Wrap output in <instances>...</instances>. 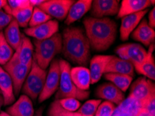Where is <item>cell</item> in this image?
<instances>
[{"label":"cell","instance_id":"obj_1","mask_svg":"<svg viewBox=\"0 0 155 116\" xmlns=\"http://www.w3.org/2000/svg\"><path fill=\"white\" fill-rule=\"evenodd\" d=\"M83 23L91 48L104 51L114 43L117 36V24L114 20L109 18L87 17Z\"/></svg>","mask_w":155,"mask_h":116},{"label":"cell","instance_id":"obj_2","mask_svg":"<svg viewBox=\"0 0 155 116\" xmlns=\"http://www.w3.org/2000/svg\"><path fill=\"white\" fill-rule=\"evenodd\" d=\"M62 51L64 57L80 66L88 65L91 57V45L80 27H70L63 30Z\"/></svg>","mask_w":155,"mask_h":116},{"label":"cell","instance_id":"obj_3","mask_svg":"<svg viewBox=\"0 0 155 116\" xmlns=\"http://www.w3.org/2000/svg\"><path fill=\"white\" fill-rule=\"evenodd\" d=\"M33 45L34 58L38 65L46 70L55 56L62 51V35L57 33L50 38L42 41L34 40Z\"/></svg>","mask_w":155,"mask_h":116},{"label":"cell","instance_id":"obj_4","mask_svg":"<svg viewBox=\"0 0 155 116\" xmlns=\"http://www.w3.org/2000/svg\"><path fill=\"white\" fill-rule=\"evenodd\" d=\"M61 70L60 83L58 89L55 94L56 99L74 98L77 100H84L88 98L90 92L78 88L70 77V64L63 59L59 60Z\"/></svg>","mask_w":155,"mask_h":116},{"label":"cell","instance_id":"obj_5","mask_svg":"<svg viewBox=\"0 0 155 116\" xmlns=\"http://www.w3.org/2000/svg\"><path fill=\"white\" fill-rule=\"evenodd\" d=\"M47 74V70L40 68L33 58L31 70L21 90L23 94L29 97L31 100H36L43 89Z\"/></svg>","mask_w":155,"mask_h":116},{"label":"cell","instance_id":"obj_6","mask_svg":"<svg viewBox=\"0 0 155 116\" xmlns=\"http://www.w3.org/2000/svg\"><path fill=\"white\" fill-rule=\"evenodd\" d=\"M128 97L137 99L142 104L143 109L150 99L155 98V86L152 80L145 77L138 78L130 85Z\"/></svg>","mask_w":155,"mask_h":116},{"label":"cell","instance_id":"obj_7","mask_svg":"<svg viewBox=\"0 0 155 116\" xmlns=\"http://www.w3.org/2000/svg\"><path fill=\"white\" fill-rule=\"evenodd\" d=\"M2 68L6 72H8L11 78L13 84V91L15 96L18 95L21 92L26 78L29 75L31 66L30 67V66L22 65L12 57L8 63L3 65Z\"/></svg>","mask_w":155,"mask_h":116},{"label":"cell","instance_id":"obj_8","mask_svg":"<svg viewBox=\"0 0 155 116\" xmlns=\"http://www.w3.org/2000/svg\"><path fill=\"white\" fill-rule=\"evenodd\" d=\"M60 76L59 60L54 58L50 63L43 89L38 98L39 103L43 102L44 101L50 98L58 91L60 83Z\"/></svg>","mask_w":155,"mask_h":116},{"label":"cell","instance_id":"obj_9","mask_svg":"<svg viewBox=\"0 0 155 116\" xmlns=\"http://www.w3.org/2000/svg\"><path fill=\"white\" fill-rule=\"evenodd\" d=\"M74 3L72 0H48L38 8L45 13L58 20H65L70 7Z\"/></svg>","mask_w":155,"mask_h":116},{"label":"cell","instance_id":"obj_10","mask_svg":"<svg viewBox=\"0 0 155 116\" xmlns=\"http://www.w3.org/2000/svg\"><path fill=\"white\" fill-rule=\"evenodd\" d=\"M116 54L123 60L130 61L133 65L142 62L147 56V50L137 43H127L117 47Z\"/></svg>","mask_w":155,"mask_h":116},{"label":"cell","instance_id":"obj_11","mask_svg":"<svg viewBox=\"0 0 155 116\" xmlns=\"http://www.w3.org/2000/svg\"><path fill=\"white\" fill-rule=\"evenodd\" d=\"M120 2L117 0H95L92 2L91 15L92 18H102L118 13Z\"/></svg>","mask_w":155,"mask_h":116},{"label":"cell","instance_id":"obj_12","mask_svg":"<svg viewBox=\"0 0 155 116\" xmlns=\"http://www.w3.org/2000/svg\"><path fill=\"white\" fill-rule=\"evenodd\" d=\"M59 25L57 20H50L48 22L34 27L26 28L25 33L27 35L33 37L34 40L42 41L50 38L58 33Z\"/></svg>","mask_w":155,"mask_h":116},{"label":"cell","instance_id":"obj_13","mask_svg":"<svg viewBox=\"0 0 155 116\" xmlns=\"http://www.w3.org/2000/svg\"><path fill=\"white\" fill-rule=\"evenodd\" d=\"M95 95L98 98L105 99V101H109L117 106L125 99L123 92L109 82L100 85L95 90Z\"/></svg>","mask_w":155,"mask_h":116},{"label":"cell","instance_id":"obj_14","mask_svg":"<svg viewBox=\"0 0 155 116\" xmlns=\"http://www.w3.org/2000/svg\"><path fill=\"white\" fill-rule=\"evenodd\" d=\"M34 47L31 40L25 34H22L20 44L15 51L13 58L22 65L31 67L34 58Z\"/></svg>","mask_w":155,"mask_h":116},{"label":"cell","instance_id":"obj_15","mask_svg":"<svg viewBox=\"0 0 155 116\" xmlns=\"http://www.w3.org/2000/svg\"><path fill=\"white\" fill-rule=\"evenodd\" d=\"M148 10L140 11L139 13L131 14L121 18V25L120 28V37L121 41H126L129 39L131 33L139 25Z\"/></svg>","mask_w":155,"mask_h":116},{"label":"cell","instance_id":"obj_16","mask_svg":"<svg viewBox=\"0 0 155 116\" xmlns=\"http://www.w3.org/2000/svg\"><path fill=\"white\" fill-rule=\"evenodd\" d=\"M154 1L150 0H123L120 5L117 18H123L124 16L139 13L154 5Z\"/></svg>","mask_w":155,"mask_h":116},{"label":"cell","instance_id":"obj_17","mask_svg":"<svg viewBox=\"0 0 155 116\" xmlns=\"http://www.w3.org/2000/svg\"><path fill=\"white\" fill-rule=\"evenodd\" d=\"M6 112L11 116H34V108L31 99L22 94L17 101L6 108Z\"/></svg>","mask_w":155,"mask_h":116},{"label":"cell","instance_id":"obj_18","mask_svg":"<svg viewBox=\"0 0 155 116\" xmlns=\"http://www.w3.org/2000/svg\"><path fill=\"white\" fill-rule=\"evenodd\" d=\"M133 40L142 43L145 47H149L154 43L155 32L147 24L146 19H143L139 25L131 34Z\"/></svg>","mask_w":155,"mask_h":116},{"label":"cell","instance_id":"obj_19","mask_svg":"<svg viewBox=\"0 0 155 116\" xmlns=\"http://www.w3.org/2000/svg\"><path fill=\"white\" fill-rule=\"evenodd\" d=\"M111 55H95L91 59L90 74L91 84H95L104 74L107 64L112 58Z\"/></svg>","mask_w":155,"mask_h":116},{"label":"cell","instance_id":"obj_20","mask_svg":"<svg viewBox=\"0 0 155 116\" xmlns=\"http://www.w3.org/2000/svg\"><path fill=\"white\" fill-rule=\"evenodd\" d=\"M142 110V104L139 101L128 97L116 106L111 116H137Z\"/></svg>","mask_w":155,"mask_h":116},{"label":"cell","instance_id":"obj_21","mask_svg":"<svg viewBox=\"0 0 155 116\" xmlns=\"http://www.w3.org/2000/svg\"><path fill=\"white\" fill-rule=\"evenodd\" d=\"M0 92L4 98V105H11L15 101L13 84L8 72L0 65Z\"/></svg>","mask_w":155,"mask_h":116},{"label":"cell","instance_id":"obj_22","mask_svg":"<svg viewBox=\"0 0 155 116\" xmlns=\"http://www.w3.org/2000/svg\"><path fill=\"white\" fill-rule=\"evenodd\" d=\"M147 51V56L141 63L134 65V70L138 74L148 78L150 80L155 79V62L153 52L154 50V43L149 46Z\"/></svg>","mask_w":155,"mask_h":116},{"label":"cell","instance_id":"obj_23","mask_svg":"<svg viewBox=\"0 0 155 116\" xmlns=\"http://www.w3.org/2000/svg\"><path fill=\"white\" fill-rule=\"evenodd\" d=\"M106 73H116L131 76H134V68L133 64L130 61L123 60L118 56H113L106 68L104 74Z\"/></svg>","mask_w":155,"mask_h":116},{"label":"cell","instance_id":"obj_24","mask_svg":"<svg viewBox=\"0 0 155 116\" xmlns=\"http://www.w3.org/2000/svg\"><path fill=\"white\" fill-rule=\"evenodd\" d=\"M92 2L91 0H79L74 2L70 7L67 18L65 20V25H70L83 17L87 12L91 10Z\"/></svg>","mask_w":155,"mask_h":116},{"label":"cell","instance_id":"obj_25","mask_svg":"<svg viewBox=\"0 0 155 116\" xmlns=\"http://www.w3.org/2000/svg\"><path fill=\"white\" fill-rule=\"evenodd\" d=\"M70 77L78 88L82 91H88L91 85V78L88 68L83 66L71 68Z\"/></svg>","mask_w":155,"mask_h":116},{"label":"cell","instance_id":"obj_26","mask_svg":"<svg viewBox=\"0 0 155 116\" xmlns=\"http://www.w3.org/2000/svg\"><path fill=\"white\" fill-rule=\"evenodd\" d=\"M3 34L6 42L15 51L20 44L22 34L18 22L14 19L4 29Z\"/></svg>","mask_w":155,"mask_h":116},{"label":"cell","instance_id":"obj_27","mask_svg":"<svg viewBox=\"0 0 155 116\" xmlns=\"http://www.w3.org/2000/svg\"><path fill=\"white\" fill-rule=\"evenodd\" d=\"M104 77L105 79L109 81L123 93L127 91L133 80V77L131 76L116 73H106L104 74Z\"/></svg>","mask_w":155,"mask_h":116},{"label":"cell","instance_id":"obj_28","mask_svg":"<svg viewBox=\"0 0 155 116\" xmlns=\"http://www.w3.org/2000/svg\"><path fill=\"white\" fill-rule=\"evenodd\" d=\"M33 9H34V7L30 6L27 8L20 9V10L8 11L5 12L12 16L14 20L18 22L19 27L26 28L29 26V23L32 15Z\"/></svg>","mask_w":155,"mask_h":116},{"label":"cell","instance_id":"obj_29","mask_svg":"<svg viewBox=\"0 0 155 116\" xmlns=\"http://www.w3.org/2000/svg\"><path fill=\"white\" fill-rule=\"evenodd\" d=\"M15 53L14 49L6 42L3 34L0 32V65H4L11 60Z\"/></svg>","mask_w":155,"mask_h":116},{"label":"cell","instance_id":"obj_30","mask_svg":"<svg viewBox=\"0 0 155 116\" xmlns=\"http://www.w3.org/2000/svg\"><path fill=\"white\" fill-rule=\"evenodd\" d=\"M48 116H85L77 113V111H67L60 105L58 100L56 99L49 106L48 110Z\"/></svg>","mask_w":155,"mask_h":116},{"label":"cell","instance_id":"obj_31","mask_svg":"<svg viewBox=\"0 0 155 116\" xmlns=\"http://www.w3.org/2000/svg\"><path fill=\"white\" fill-rule=\"evenodd\" d=\"M50 20H51V18L50 15L45 13L38 7H35L33 9L32 15L29 23V27H34L48 22Z\"/></svg>","mask_w":155,"mask_h":116},{"label":"cell","instance_id":"obj_32","mask_svg":"<svg viewBox=\"0 0 155 116\" xmlns=\"http://www.w3.org/2000/svg\"><path fill=\"white\" fill-rule=\"evenodd\" d=\"M101 102H102L101 99L88 100L79 108L77 112L85 116H94Z\"/></svg>","mask_w":155,"mask_h":116},{"label":"cell","instance_id":"obj_33","mask_svg":"<svg viewBox=\"0 0 155 116\" xmlns=\"http://www.w3.org/2000/svg\"><path fill=\"white\" fill-rule=\"evenodd\" d=\"M31 6L29 0H8L4 7V11H18Z\"/></svg>","mask_w":155,"mask_h":116},{"label":"cell","instance_id":"obj_34","mask_svg":"<svg viewBox=\"0 0 155 116\" xmlns=\"http://www.w3.org/2000/svg\"><path fill=\"white\" fill-rule=\"evenodd\" d=\"M116 107L114 104L109 101H102L94 116H111Z\"/></svg>","mask_w":155,"mask_h":116},{"label":"cell","instance_id":"obj_35","mask_svg":"<svg viewBox=\"0 0 155 116\" xmlns=\"http://www.w3.org/2000/svg\"><path fill=\"white\" fill-rule=\"evenodd\" d=\"M58 100L60 105L64 108V109L75 112L80 107V101L74 98H65L61 99H57Z\"/></svg>","mask_w":155,"mask_h":116},{"label":"cell","instance_id":"obj_36","mask_svg":"<svg viewBox=\"0 0 155 116\" xmlns=\"http://www.w3.org/2000/svg\"><path fill=\"white\" fill-rule=\"evenodd\" d=\"M13 20V18L11 15L4 11L0 10V32L3 31V29H5Z\"/></svg>","mask_w":155,"mask_h":116},{"label":"cell","instance_id":"obj_37","mask_svg":"<svg viewBox=\"0 0 155 116\" xmlns=\"http://www.w3.org/2000/svg\"><path fill=\"white\" fill-rule=\"evenodd\" d=\"M143 110L150 116H155V98L150 99L144 106Z\"/></svg>","mask_w":155,"mask_h":116},{"label":"cell","instance_id":"obj_38","mask_svg":"<svg viewBox=\"0 0 155 116\" xmlns=\"http://www.w3.org/2000/svg\"><path fill=\"white\" fill-rule=\"evenodd\" d=\"M147 24L152 29H154L155 27V8H153L150 11L148 16V22Z\"/></svg>","mask_w":155,"mask_h":116},{"label":"cell","instance_id":"obj_39","mask_svg":"<svg viewBox=\"0 0 155 116\" xmlns=\"http://www.w3.org/2000/svg\"><path fill=\"white\" fill-rule=\"evenodd\" d=\"M45 2V0H29L30 4L34 8H35V7H39Z\"/></svg>","mask_w":155,"mask_h":116},{"label":"cell","instance_id":"obj_40","mask_svg":"<svg viewBox=\"0 0 155 116\" xmlns=\"http://www.w3.org/2000/svg\"><path fill=\"white\" fill-rule=\"evenodd\" d=\"M43 110H44L43 107H41L40 108H38V109L36 111V112L34 113V116H43Z\"/></svg>","mask_w":155,"mask_h":116},{"label":"cell","instance_id":"obj_41","mask_svg":"<svg viewBox=\"0 0 155 116\" xmlns=\"http://www.w3.org/2000/svg\"><path fill=\"white\" fill-rule=\"evenodd\" d=\"M6 4L7 1L6 0H0V10H2V8H3Z\"/></svg>","mask_w":155,"mask_h":116},{"label":"cell","instance_id":"obj_42","mask_svg":"<svg viewBox=\"0 0 155 116\" xmlns=\"http://www.w3.org/2000/svg\"><path fill=\"white\" fill-rule=\"evenodd\" d=\"M137 116H150V115L148 114V113L145 112V110L143 109L141 111H140V113Z\"/></svg>","mask_w":155,"mask_h":116},{"label":"cell","instance_id":"obj_43","mask_svg":"<svg viewBox=\"0 0 155 116\" xmlns=\"http://www.w3.org/2000/svg\"><path fill=\"white\" fill-rule=\"evenodd\" d=\"M4 98L3 97L1 94H0V111H1V108L2 107V106L4 105Z\"/></svg>","mask_w":155,"mask_h":116},{"label":"cell","instance_id":"obj_44","mask_svg":"<svg viewBox=\"0 0 155 116\" xmlns=\"http://www.w3.org/2000/svg\"><path fill=\"white\" fill-rule=\"evenodd\" d=\"M0 116H11L6 111H0Z\"/></svg>","mask_w":155,"mask_h":116},{"label":"cell","instance_id":"obj_45","mask_svg":"<svg viewBox=\"0 0 155 116\" xmlns=\"http://www.w3.org/2000/svg\"><path fill=\"white\" fill-rule=\"evenodd\" d=\"M0 94H1V92H0Z\"/></svg>","mask_w":155,"mask_h":116}]
</instances>
